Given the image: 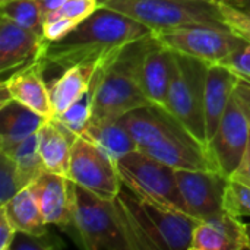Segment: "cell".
Listing matches in <instances>:
<instances>
[{
  "mask_svg": "<svg viewBox=\"0 0 250 250\" xmlns=\"http://www.w3.org/2000/svg\"><path fill=\"white\" fill-rule=\"evenodd\" d=\"M146 35H151V31L133 18L100 7L64 38L48 42L44 60L47 66L63 70L75 64L103 66L126 45Z\"/></svg>",
  "mask_w": 250,
  "mask_h": 250,
  "instance_id": "6da1fadb",
  "label": "cell"
},
{
  "mask_svg": "<svg viewBox=\"0 0 250 250\" xmlns=\"http://www.w3.org/2000/svg\"><path fill=\"white\" fill-rule=\"evenodd\" d=\"M138 149L174 170H215L207 146L199 144L167 110L145 105L119 119Z\"/></svg>",
  "mask_w": 250,
  "mask_h": 250,
  "instance_id": "7a4b0ae2",
  "label": "cell"
},
{
  "mask_svg": "<svg viewBox=\"0 0 250 250\" xmlns=\"http://www.w3.org/2000/svg\"><path fill=\"white\" fill-rule=\"evenodd\" d=\"M152 40L151 34L130 42L110 62L98 67L92 81L89 123L119 120L132 110L151 105L141 88L139 69Z\"/></svg>",
  "mask_w": 250,
  "mask_h": 250,
  "instance_id": "3957f363",
  "label": "cell"
},
{
  "mask_svg": "<svg viewBox=\"0 0 250 250\" xmlns=\"http://www.w3.org/2000/svg\"><path fill=\"white\" fill-rule=\"evenodd\" d=\"M116 201L136 250H190L198 220L148 202L125 185Z\"/></svg>",
  "mask_w": 250,
  "mask_h": 250,
  "instance_id": "277c9868",
  "label": "cell"
},
{
  "mask_svg": "<svg viewBox=\"0 0 250 250\" xmlns=\"http://www.w3.org/2000/svg\"><path fill=\"white\" fill-rule=\"evenodd\" d=\"M70 230L86 250H136L117 201L101 198L78 185Z\"/></svg>",
  "mask_w": 250,
  "mask_h": 250,
  "instance_id": "5b68a950",
  "label": "cell"
},
{
  "mask_svg": "<svg viewBox=\"0 0 250 250\" xmlns=\"http://www.w3.org/2000/svg\"><path fill=\"white\" fill-rule=\"evenodd\" d=\"M100 7L133 18L151 34L193 25L226 28L218 4L205 0H100Z\"/></svg>",
  "mask_w": 250,
  "mask_h": 250,
  "instance_id": "8992f818",
  "label": "cell"
},
{
  "mask_svg": "<svg viewBox=\"0 0 250 250\" xmlns=\"http://www.w3.org/2000/svg\"><path fill=\"white\" fill-rule=\"evenodd\" d=\"M208 64L173 53V76L167 111L204 146L208 148L204 117V88Z\"/></svg>",
  "mask_w": 250,
  "mask_h": 250,
  "instance_id": "52a82bcc",
  "label": "cell"
},
{
  "mask_svg": "<svg viewBox=\"0 0 250 250\" xmlns=\"http://www.w3.org/2000/svg\"><path fill=\"white\" fill-rule=\"evenodd\" d=\"M116 167L123 185L136 196L160 207L188 214L173 167L139 149L117 160Z\"/></svg>",
  "mask_w": 250,
  "mask_h": 250,
  "instance_id": "ba28073f",
  "label": "cell"
},
{
  "mask_svg": "<svg viewBox=\"0 0 250 250\" xmlns=\"http://www.w3.org/2000/svg\"><path fill=\"white\" fill-rule=\"evenodd\" d=\"M152 35L173 53L198 59L207 64H223L229 56L246 44L230 29L202 25L157 31Z\"/></svg>",
  "mask_w": 250,
  "mask_h": 250,
  "instance_id": "9c48e42d",
  "label": "cell"
},
{
  "mask_svg": "<svg viewBox=\"0 0 250 250\" xmlns=\"http://www.w3.org/2000/svg\"><path fill=\"white\" fill-rule=\"evenodd\" d=\"M67 177L105 199H116L123 188L116 161L82 135L73 142Z\"/></svg>",
  "mask_w": 250,
  "mask_h": 250,
  "instance_id": "30bf717a",
  "label": "cell"
},
{
  "mask_svg": "<svg viewBox=\"0 0 250 250\" xmlns=\"http://www.w3.org/2000/svg\"><path fill=\"white\" fill-rule=\"evenodd\" d=\"M250 129L239 100L233 94L217 132L208 144L212 163L221 174L231 177L249 146Z\"/></svg>",
  "mask_w": 250,
  "mask_h": 250,
  "instance_id": "8fae6325",
  "label": "cell"
},
{
  "mask_svg": "<svg viewBox=\"0 0 250 250\" xmlns=\"http://www.w3.org/2000/svg\"><path fill=\"white\" fill-rule=\"evenodd\" d=\"M176 180L190 217L205 221L224 212L229 177L215 170H176Z\"/></svg>",
  "mask_w": 250,
  "mask_h": 250,
  "instance_id": "7c38bea8",
  "label": "cell"
},
{
  "mask_svg": "<svg viewBox=\"0 0 250 250\" xmlns=\"http://www.w3.org/2000/svg\"><path fill=\"white\" fill-rule=\"evenodd\" d=\"M48 41L42 34L0 15V75L1 79L44 56Z\"/></svg>",
  "mask_w": 250,
  "mask_h": 250,
  "instance_id": "4fadbf2b",
  "label": "cell"
},
{
  "mask_svg": "<svg viewBox=\"0 0 250 250\" xmlns=\"http://www.w3.org/2000/svg\"><path fill=\"white\" fill-rule=\"evenodd\" d=\"M47 224L69 231L73 223L75 183L63 174L44 171L29 186Z\"/></svg>",
  "mask_w": 250,
  "mask_h": 250,
  "instance_id": "5bb4252c",
  "label": "cell"
},
{
  "mask_svg": "<svg viewBox=\"0 0 250 250\" xmlns=\"http://www.w3.org/2000/svg\"><path fill=\"white\" fill-rule=\"evenodd\" d=\"M47 62L42 57L19 67L7 78L1 79V85L7 88L12 98L34 110L35 113L44 116L45 119H53V105L50 97V86L44 81V69Z\"/></svg>",
  "mask_w": 250,
  "mask_h": 250,
  "instance_id": "9a60e30c",
  "label": "cell"
},
{
  "mask_svg": "<svg viewBox=\"0 0 250 250\" xmlns=\"http://www.w3.org/2000/svg\"><path fill=\"white\" fill-rule=\"evenodd\" d=\"M246 249H249L246 224L226 211L209 220L199 221L193 230L190 250Z\"/></svg>",
  "mask_w": 250,
  "mask_h": 250,
  "instance_id": "2e32d148",
  "label": "cell"
},
{
  "mask_svg": "<svg viewBox=\"0 0 250 250\" xmlns=\"http://www.w3.org/2000/svg\"><path fill=\"white\" fill-rule=\"evenodd\" d=\"M171 76L173 51L154 38L144 54L139 69L141 88L151 105H157L167 110Z\"/></svg>",
  "mask_w": 250,
  "mask_h": 250,
  "instance_id": "e0dca14e",
  "label": "cell"
},
{
  "mask_svg": "<svg viewBox=\"0 0 250 250\" xmlns=\"http://www.w3.org/2000/svg\"><path fill=\"white\" fill-rule=\"evenodd\" d=\"M240 81L231 69L224 64H208L204 88V117L207 142L218 129V125L227 110V105Z\"/></svg>",
  "mask_w": 250,
  "mask_h": 250,
  "instance_id": "ac0fdd59",
  "label": "cell"
},
{
  "mask_svg": "<svg viewBox=\"0 0 250 250\" xmlns=\"http://www.w3.org/2000/svg\"><path fill=\"white\" fill-rule=\"evenodd\" d=\"M76 135L59 123L47 119L38 130V151L47 171L69 176L70 154Z\"/></svg>",
  "mask_w": 250,
  "mask_h": 250,
  "instance_id": "d6986e66",
  "label": "cell"
},
{
  "mask_svg": "<svg viewBox=\"0 0 250 250\" xmlns=\"http://www.w3.org/2000/svg\"><path fill=\"white\" fill-rule=\"evenodd\" d=\"M98 67L100 66L95 64L70 66L64 69V72L51 85H48L54 116L63 113L67 107H70L89 91Z\"/></svg>",
  "mask_w": 250,
  "mask_h": 250,
  "instance_id": "ffe728a7",
  "label": "cell"
},
{
  "mask_svg": "<svg viewBox=\"0 0 250 250\" xmlns=\"http://www.w3.org/2000/svg\"><path fill=\"white\" fill-rule=\"evenodd\" d=\"M45 120L16 100L0 105V149L38 133Z\"/></svg>",
  "mask_w": 250,
  "mask_h": 250,
  "instance_id": "44dd1931",
  "label": "cell"
},
{
  "mask_svg": "<svg viewBox=\"0 0 250 250\" xmlns=\"http://www.w3.org/2000/svg\"><path fill=\"white\" fill-rule=\"evenodd\" d=\"M82 136L98 145L114 161L138 151V145L133 136L120 120L89 123Z\"/></svg>",
  "mask_w": 250,
  "mask_h": 250,
  "instance_id": "7402d4cb",
  "label": "cell"
},
{
  "mask_svg": "<svg viewBox=\"0 0 250 250\" xmlns=\"http://www.w3.org/2000/svg\"><path fill=\"white\" fill-rule=\"evenodd\" d=\"M0 209L4 211L16 231L29 234H42L48 231V224L29 188L22 189L6 204L0 205Z\"/></svg>",
  "mask_w": 250,
  "mask_h": 250,
  "instance_id": "603a6c76",
  "label": "cell"
},
{
  "mask_svg": "<svg viewBox=\"0 0 250 250\" xmlns=\"http://www.w3.org/2000/svg\"><path fill=\"white\" fill-rule=\"evenodd\" d=\"M1 152H6L18 166L19 174L28 188L38 176H41L45 170V166L42 163V158L38 151V133L19 141L4 149H0Z\"/></svg>",
  "mask_w": 250,
  "mask_h": 250,
  "instance_id": "cb8c5ba5",
  "label": "cell"
},
{
  "mask_svg": "<svg viewBox=\"0 0 250 250\" xmlns=\"http://www.w3.org/2000/svg\"><path fill=\"white\" fill-rule=\"evenodd\" d=\"M0 15L16 23L42 34L44 13L38 0H7L0 3Z\"/></svg>",
  "mask_w": 250,
  "mask_h": 250,
  "instance_id": "d4e9b609",
  "label": "cell"
},
{
  "mask_svg": "<svg viewBox=\"0 0 250 250\" xmlns=\"http://www.w3.org/2000/svg\"><path fill=\"white\" fill-rule=\"evenodd\" d=\"M91 110H92V85L85 95H82L78 101H75L70 107H67L63 113L54 116L53 119H56L59 123H62L76 136H81L85 133L86 127L89 126Z\"/></svg>",
  "mask_w": 250,
  "mask_h": 250,
  "instance_id": "484cf974",
  "label": "cell"
},
{
  "mask_svg": "<svg viewBox=\"0 0 250 250\" xmlns=\"http://www.w3.org/2000/svg\"><path fill=\"white\" fill-rule=\"evenodd\" d=\"M25 188L16 163L6 152L0 151V205L6 204Z\"/></svg>",
  "mask_w": 250,
  "mask_h": 250,
  "instance_id": "4316f807",
  "label": "cell"
},
{
  "mask_svg": "<svg viewBox=\"0 0 250 250\" xmlns=\"http://www.w3.org/2000/svg\"><path fill=\"white\" fill-rule=\"evenodd\" d=\"M224 211L237 218L250 217V186L230 177L224 195Z\"/></svg>",
  "mask_w": 250,
  "mask_h": 250,
  "instance_id": "83f0119b",
  "label": "cell"
},
{
  "mask_svg": "<svg viewBox=\"0 0 250 250\" xmlns=\"http://www.w3.org/2000/svg\"><path fill=\"white\" fill-rule=\"evenodd\" d=\"M218 9L226 28L250 44V12L229 3H218Z\"/></svg>",
  "mask_w": 250,
  "mask_h": 250,
  "instance_id": "f1b7e54d",
  "label": "cell"
},
{
  "mask_svg": "<svg viewBox=\"0 0 250 250\" xmlns=\"http://www.w3.org/2000/svg\"><path fill=\"white\" fill-rule=\"evenodd\" d=\"M64 243L50 231L42 234H29L18 231L9 250H57L63 249Z\"/></svg>",
  "mask_w": 250,
  "mask_h": 250,
  "instance_id": "f546056e",
  "label": "cell"
},
{
  "mask_svg": "<svg viewBox=\"0 0 250 250\" xmlns=\"http://www.w3.org/2000/svg\"><path fill=\"white\" fill-rule=\"evenodd\" d=\"M98 9H100V0H66V3L54 13L48 15L44 19V22L47 19L59 18V16H64L76 22H82L91 15H94Z\"/></svg>",
  "mask_w": 250,
  "mask_h": 250,
  "instance_id": "4dcf8cb0",
  "label": "cell"
},
{
  "mask_svg": "<svg viewBox=\"0 0 250 250\" xmlns=\"http://www.w3.org/2000/svg\"><path fill=\"white\" fill-rule=\"evenodd\" d=\"M79 23L81 22H76V21H73L70 18H64V16L51 18L44 22L42 35L48 42L59 41V40L64 38L67 34H70Z\"/></svg>",
  "mask_w": 250,
  "mask_h": 250,
  "instance_id": "1f68e13d",
  "label": "cell"
},
{
  "mask_svg": "<svg viewBox=\"0 0 250 250\" xmlns=\"http://www.w3.org/2000/svg\"><path fill=\"white\" fill-rule=\"evenodd\" d=\"M224 66L231 69L242 79L250 82V44H243L239 50H236L231 56H229L224 62Z\"/></svg>",
  "mask_w": 250,
  "mask_h": 250,
  "instance_id": "d6a6232c",
  "label": "cell"
},
{
  "mask_svg": "<svg viewBox=\"0 0 250 250\" xmlns=\"http://www.w3.org/2000/svg\"><path fill=\"white\" fill-rule=\"evenodd\" d=\"M16 229L9 221L3 209H0V250H9L16 236Z\"/></svg>",
  "mask_w": 250,
  "mask_h": 250,
  "instance_id": "836d02e7",
  "label": "cell"
},
{
  "mask_svg": "<svg viewBox=\"0 0 250 250\" xmlns=\"http://www.w3.org/2000/svg\"><path fill=\"white\" fill-rule=\"evenodd\" d=\"M234 95L240 103V107H242V110H243V113L246 116V120H248V125H249L250 129V82L240 78V81H239V83H237V86L234 89Z\"/></svg>",
  "mask_w": 250,
  "mask_h": 250,
  "instance_id": "e575fe53",
  "label": "cell"
},
{
  "mask_svg": "<svg viewBox=\"0 0 250 250\" xmlns=\"http://www.w3.org/2000/svg\"><path fill=\"white\" fill-rule=\"evenodd\" d=\"M231 179H236L245 185L250 186V141H249V146L246 149V154L239 166V168L236 170V173L231 176Z\"/></svg>",
  "mask_w": 250,
  "mask_h": 250,
  "instance_id": "d590c367",
  "label": "cell"
},
{
  "mask_svg": "<svg viewBox=\"0 0 250 250\" xmlns=\"http://www.w3.org/2000/svg\"><path fill=\"white\" fill-rule=\"evenodd\" d=\"M38 1H40V6H41V9H42L44 19H45L48 15H51V13H54L56 10H59V9L66 3V0H38Z\"/></svg>",
  "mask_w": 250,
  "mask_h": 250,
  "instance_id": "8d00e7d4",
  "label": "cell"
},
{
  "mask_svg": "<svg viewBox=\"0 0 250 250\" xmlns=\"http://www.w3.org/2000/svg\"><path fill=\"white\" fill-rule=\"evenodd\" d=\"M226 3L237 6V7H240V9H243L246 12H250V0H229Z\"/></svg>",
  "mask_w": 250,
  "mask_h": 250,
  "instance_id": "74e56055",
  "label": "cell"
},
{
  "mask_svg": "<svg viewBox=\"0 0 250 250\" xmlns=\"http://www.w3.org/2000/svg\"><path fill=\"white\" fill-rule=\"evenodd\" d=\"M246 234H248V242H249V249H250V223L246 224Z\"/></svg>",
  "mask_w": 250,
  "mask_h": 250,
  "instance_id": "f35d334b",
  "label": "cell"
},
{
  "mask_svg": "<svg viewBox=\"0 0 250 250\" xmlns=\"http://www.w3.org/2000/svg\"><path fill=\"white\" fill-rule=\"evenodd\" d=\"M211 1H214V3H226V1H229V0H211Z\"/></svg>",
  "mask_w": 250,
  "mask_h": 250,
  "instance_id": "ab89813d",
  "label": "cell"
},
{
  "mask_svg": "<svg viewBox=\"0 0 250 250\" xmlns=\"http://www.w3.org/2000/svg\"><path fill=\"white\" fill-rule=\"evenodd\" d=\"M4 1H7V0H0V3H4Z\"/></svg>",
  "mask_w": 250,
  "mask_h": 250,
  "instance_id": "60d3db41",
  "label": "cell"
},
{
  "mask_svg": "<svg viewBox=\"0 0 250 250\" xmlns=\"http://www.w3.org/2000/svg\"><path fill=\"white\" fill-rule=\"evenodd\" d=\"M205 1H211V0H205Z\"/></svg>",
  "mask_w": 250,
  "mask_h": 250,
  "instance_id": "b9f144b4",
  "label": "cell"
}]
</instances>
